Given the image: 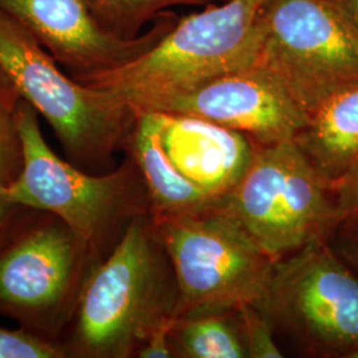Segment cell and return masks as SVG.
Here are the masks:
<instances>
[{
    "label": "cell",
    "mask_w": 358,
    "mask_h": 358,
    "mask_svg": "<svg viewBox=\"0 0 358 358\" xmlns=\"http://www.w3.org/2000/svg\"><path fill=\"white\" fill-rule=\"evenodd\" d=\"M177 309L170 257L152 213H142L90 269L62 345L66 357H136L157 328L177 317Z\"/></svg>",
    "instance_id": "cell-1"
},
{
    "label": "cell",
    "mask_w": 358,
    "mask_h": 358,
    "mask_svg": "<svg viewBox=\"0 0 358 358\" xmlns=\"http://www.w3.org/2000/svg\"><path fill=\"white\" fill-rule=\"evenodd\" d=\"M16 127L23 167L0 194L13 205L60 217L101 262L129 223L150 211L138 167L129 157L113 171L94 176L60 158L40 130L38 110L24 99L16 108Z\"/></svg>",
    "instance_id": "cell-2"
},
{
    "label": "cell",
    "mask_w": 358,
    "mask_h": 358,
    "mask_svg": "<svg viewBox=\"0 0 358 358\" xmlns=\"http://www.w3.org/2000/svg\"><path fill=\"white\" fill-rule=\"evenodd\" d=\"M263 0H224L176 26L128 64L73 77L78 83L113 90L140 115L176 94L215 77L257 64L256 16Z\"/></svg>",
    "instance_id": "cell-3"
},
{
    "label": "cell",
    "mask_w": 358,
    "mask_h": 358,
    "mask_svg": "<svg viewBox=\"0 0 358 358\" xmlns=\"http://www.w3.org/2000/svg\"><path fill=\"white\" fill-rule=\"evenodd\" d=\"M0 69L53 129L68 159L83 170L108 166L124 149L138 113L113 90L66 76L34 35L0 10Z\"/></svg>",
    "instance_id": "cell-4"
},
{
    "label": "cell",
    "mask_w": 358,
    "mask_h": 358,
    "mask_svg": "<svg viewBox=\"0 0 358 358\" xmlns=\"http://www.w3.org/2000/svg\"><path fill=\"white\" fill-rule=\"evenodd\" d=\"M220 208L275 260L329 241L343 223L334 192L294 141L255 143Z\"/></svg>",
    "instance_id": "cell-5"
},
{
    "label": "cell",
    "mask_w": 358,
    "mask_h": 358,
    "mask_svg": "<svg viewBox=\"0 0 358 358\" xmlns=\"http://www.w3.org/2000/svg\"><path fill=\"white\" fill-rule=\"evenodd\" d=\"M153 219L177 280V317L263 307L276 260L220 206L199 214Z\"/></svg>",
    "instance_id": "cell-6"
},
{
    "label": "cell",
    "mask_w": 358,
    "mask_h": 358,
    "mask_svg": "<svg viewBox=\"0 0 358 358\" xmlns=\"http://www.w3.org/2000/svg\"><path fill=\"white\" fill-rule=\"evenodd\" d=\"M34 214L27 213L0 248V313L60 343L96 262L60 217Z\"/></svg>",
    "instance_id": "cell-7"
},
{
    "label": "cell",
    "mask_w": 358,
    "mask_h": 358,
    "mask_svg": "<svg viewBox=\"0 0 358 358\" xmlns=\"http://www.w3.org/2000/svg\"><path fill=\"white\" fill-rule=\"evenodd\" d=\"M257 64L278 77L306 113L358 80V41L328 0H263Z\"/></svg>",
    "instance_id": "cell-8"
},
{
    "label": "cell",
    "mask_w": 358,
    "mask_h": 358,
    "mask_svg": "<svg viewBox=\"0 0 358 358\" xmlns=\"http://www.w3.org/2000/svg\"><path fill=\"white\" fill-rule=\"evenodd\" d=\"M259 309L310 355L348 358L358 349V275L329 241L276 260Z\"/></svg>",
    "instance_id": "cell-9"
},
{
    "label": "cell",
    "mask_w": 358,
    "mask_h": 358,
    "mask_svg": "<svg viewBox=\"0 0 358 358\" xmlns=\"http://www.w3.org/2000/svg\"><path fill=\"white\" fill-rule=\"evenodd\" d=\"M71 76L97 73L128 64L150 51L178 22L174 13H159L136 38H125L103 24L87 0H0Z\"/></svg>",
    "instance_id": "cell-10"
},
{
    "label": "cell",
    "mask_w": 358,
    "mask_h": 358,
    "mask_svg": "<svg viewBox=\"0 0 358 358\" xmlns=\"http://www.w3.org/2000/svg\"><path fill=\"white\" fill-rule=\"evenodd\" d=\"M150 112L203 118L259 145L294 141L307 121L282 81L260 64L215 77L164 100Z\"/></svg>",
    "instance_id": "cell-11"
},
{
    "label": "cell",
    "mask_w": 358,
    "mask_h": 358,
    "mask_svg": "<svg viewBox=\"0 0 358 358\" xmlns=\"http://www.w3.org/2000/svg\"><path fill=\"white\" fill-rule=\"evenodd\" d=\"M159 115L166 153L179 173L220 202L242 178L255 143L239 131L194 115Z\"/></svg>",
    "instance_id": "cell-12"
},
{
    "label": "cell",
    "mask_w": 358,
    "mask_h": 358,
    "mask_svg": "<svg viewBox=\"0 0 358 358\" xmlns=\"http://www.w3.org/2000/svg\"><path fill=\"white\" fill-rule=\"evenodd\" d=\"M294 143L333 192L355 177L358 173V80L316 105Z\"/></svg>",
    "instance_id": "cell-13"
},
{
    "label": "cell",
    "mask_w": 358,
    "mask_h": 358,
    "mask_svg": "<svg viewBox=\"0 0 358 358\" xmlns=\"http://www.w3.org/2000/svg\"><path fill=\"white\" fill-rule=\"evenodd\" d=\"M124 149L141 173L153 217L199 214L222 205L219 199L185 178L174 166L162 142L157 112L138 115Z\"/></svg>",
    "instance_id": "cell-14"
},
{
    "label": "cell",
    "mask_w": 358,
    "mask_h": 358,
    "mask_svg": "<svg viewBox=\"0 0 358 358\" xmlns=\"http://www.w3.org/2000/svg\"><path fill=\"white\" fill-rule=\"evenodd\" d=\"M171 344L174 357L248 358L236 312L176 317Z\"/></svg>",
    "instance_id": "cell-15"
},
{
    "label": "cell",
    "mask_w": 358,
    "mask_h": 358,
    "mask_svg": "<svg viewBox=\"0 0 358 358\" xmlns=\"http://www.w3.org/2000/svg\"><path fill=\"white\" fill-rule=\"evenodd\" d=\"M207 1L210 0H87L105 26L125 38L138 36L142 27L167 8Z\"/></svg>",
    "instance_id": "cell-16"
},
{
    "label": "cell",
    "mask_w": 358,
    "mask_h": 358,
    "mask_svg": "<svg viewBox=\"0 0 358 358\" xmlns=\"http://www.w3.org/2000/svg\"><path fill=\"white\" fill-rule=\"evenodd\" d=\"M20 94L0 69V186H7L23 167V148L16 127Z\"/></svg>",
    "instance_id": "cell-17"
},
{
    "label": "cell",
    "mask_w": 358,
    "mask_h": 358,
    "mask_svg": "<svg viewBox=\"0 0 358 358\" xmlns=\"http://www.w3.org/2000/svg\"><path fill=\"white\" fill-rule=\"evenodd\" d=\"M248 358H282V349L275 338V328L268 317L254 306L236 310Z\"/></svg>",
    "instance_id": "cell-18"
},
{
    "label": "cell",
    "mask_w": 358,
    "mask_h": 358,
    "mask_svg": "<svg viewBox=\"0 0 358 358\" xmlns=\"http://www.w3.org/2000/svg\"><path fill=\"white\" fill-rule=\"evenodd\" d=\"M0 358H66V355L57 341L23 328H0Z\"/></svg>",
    "instance_id": "cell-19"
},
{
    "label": "cell",
    "mask_w": 358,
    "mask_h": 358,
    "mask_svg": "<svg viewBox=\"0 0 358 358\" xmlns=\"http://www.w3.org/2000/svg\"><path fill=\"white\" fill-rule=\"evenodd\" d=\"M329 244L334 252L358 275V223H341L333 232Z\"/></svg>",
    "instance_id": "cell-20"
},
{
    "label": "cell",
    "mask_w": 358,
    "mask_h": 358,
    "mask_svg": "<svg viewBox=\"0 0 358 358\" xmlns=\"http://www.w3.org/2000/svg\"><path fill=\"white\" fill-rule=\"evenodd\" d=\"M176 320V319H174ZM174 320L157 328L148 340L138 349L136 357L138 358H170L174 357L171 344V327Z\"/></svg>",
    "instance_id": "cell-21"
},
{
    "label": "cell",
    "mask_w": 358,
    "mask_h": 358,
    "mask_svg": "<svg viewBox=\"0 0 358 358\" xmlns=\"http://www.w3.org/2000/svg\"><path fill=\"white\" fill-rule=\"evenodd\" d=\"M334 198L343 223H358V173L334 190Z\"/></svg>",
    "instance_id": "cell-22"
},
{
    "label": "cell",
    "mask_w": 358,
    "mask_h": 358,
    "mask_svg": "<svg viewBox=\"0 0 358 358\" xmlns=\"http://www.w3.org/2000/svg\"><path fill=\"white\" fill-rule=\"evenodd\" d=\"M29 208L10 203L0 194V248L8 242Z\"/></svg>",
    "instance_id": "cell-23"
},
{
    "label": "cell",
    "mask_w": 358,
    "mask_h": 358,
    "mask_svg": "<svg viewBox=\"0 0 358 358\" xmlns=\"http://www.w3.org/2000/svg\"><path fill=\"white\" fill-rule=\"evenodd\" d=\"M358 41V0H328Z\"/></svg>",
    "instance_id": "cell-24"
},
{
    "label": "cell",
    "mask_w": 358,
    "mask_h": 358,
    "mask_svg": "<svg viewBox=\"0 0 358 358\" xmlns=\"http://www.w3.org/2000/svg\"><path fill=\"white\" fill-rule=\"evenodd\" d=\"M348 358H358V349L357 350H355L353 353H350V355H349V357Z\"/></svg>",
    "instance_id": "cell-25"
}]
</instances>
